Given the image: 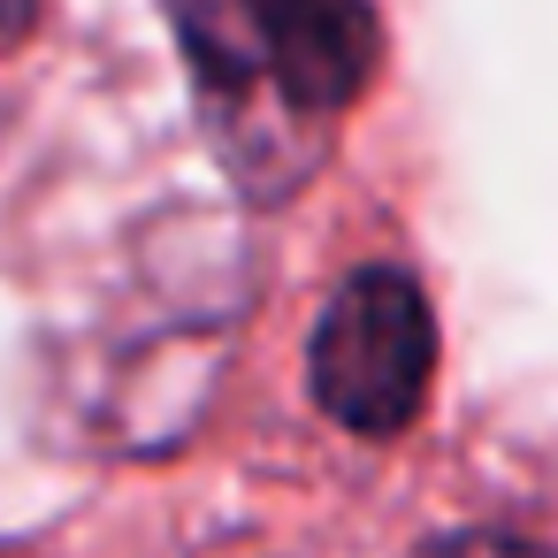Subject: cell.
I'll use <instances>...</instances> for the list:
<instances>
[{
  "mask_svg": "<svg viewBox=\"0 0 558 558\" xmlns=\"http://www.w3.org/2000/svg\"><path fill=\"white\" fill-rule=\"evenodd\" d=\"M436 375V322L428 299L405 268H360L337 283L314 344H306V383L329 421L352 436H398Z\"/></svg>",
  "mask_w": 558,
  "mask_h": 558,
  "instance_id": "1",
  "label": "cell"
},
{
  "mask_svg": "<svg viewBox=\"0 0 558 558\" xmlns=\"http://www.w3.org/2000/svg\"><path fill=\"white\" fill-rule=\"evenodd\" d=\"M253 77L291 116H344L383 54V24L367 0H230Z\"/></svg>",
  "mask_w": 558,
  "mask_h": 558,
  "instance_id": "2",
  "label": "cell"
},
{
  "mask_svg": "<svg viewBox=\"0 0 558 558\" xmlns=\"http://www.w3.org/2000/svg\"><path fill=\"white\" fill-rule=\"evenodd\" d=\"M421 558H543L527 535H489V527H474V535H451V543H428Z\"/></svg>",
  "mask_w": 558,
  "mask_h": 558,
  "instance_id": "3",
  "label": "cell"
},
{
  "mask_svg": "<svg viewBox=\"0 0 558 558\" xmlns=\"http://www.w3.org/2000/svg\"><path fill=\"white\" fill-rule=\"evenodd\" d=\"M32 24H39V0H0V62L32 39Z\"/></svg>",
  "mask_w": 558,
  "mask_h": 558,
  "instance_id": "4",
  "label": "cell"
}]
</instances>
